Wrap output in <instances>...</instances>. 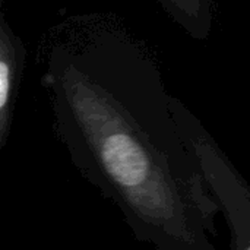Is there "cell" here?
Segmentation results:
<instances>
[{
    "label": "cell",
    "mask_w": 250,
    "mask_h": 250,
    "mask_svg": "<svg viewBox=\"0 0 250 250\" xmlns=\"http://www.w3.org/2000/svg\"><path fill=\"white\" fill-rule=\"evenodd\" d=\"M26 48L22 38L0 15V148L10 138L18 92L25 70Z\"/></svg>",
    "instance_id": "3957f363"
},
{
    "label": "cell",
    "mask_w": 250,
    "mask_h": 250,
    "mask_svg": "<svg viewBox=\"0 0 250 250\" xmlns=\"http://www.w3.org/2000/svg\"><path fill=\"white\" fill-rule=\"evenodd\" d=\"M53 127L82 177L139 242L214 250L220 207L188 145L152 51L100 15L64 19L44 51Z\"/></svg>",
    "instance_id": "6da1fadb"
},
{
    "label": "cell",
    "mask_w": 250,
    "mask_h": 250,
    "mask_svg": "<svg viewBox=\"0 0 250 250\" xmlns=\"http://www.w3.org/2000/svg\"><path fill=\"white\" fill-rule=\"evenodd\" d=\"M171 107L230 230V249L250 250V185L202 122L171 94Z\"/></svg>",
    "instance_id": "7a4b0ae2"
},
{
    "label": "cell",
    "mask_w": 250,
    "mask_h": 250,
    "mask_svg": "<svg viewBox=\"0 0 250 250\" xmlns=\"http://www.w3.org/2000/svg\"><path fill=\"white\" fill-rule=\"evenodd\" d=\"M166 13L192 38L205 41L215 23V0H157Z\"/></svg>",
    "instance_id": "277c9868"
}]
</instances>
